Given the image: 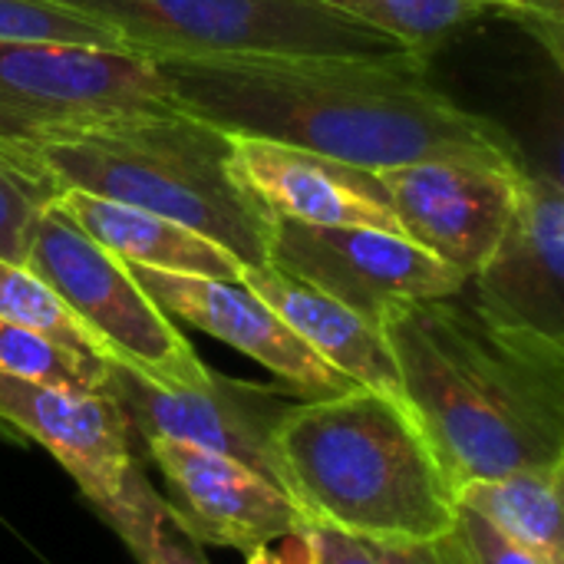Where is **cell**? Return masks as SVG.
<instances>
[{
	"mask_svg": "<svg viewBox=\"0 0 564 564\" xmlns=\"http://www.w3.org/2000/svg\"><path fill=\"white\" fill-rule=\"evenodd\" d=\"M172 102L225 132L321 152L370 172L433 155L519 162L516 139L440 93L423 63L354 56L155 59Z\"/></svg>",
	"mask_w": 564,
	"mask_h": 564,
	"instance_id": "1",
	"label": "cell"
},
{
	"mask_svg": "<svg viewBox=\"0 0 564 564\" xmlns=\"http://www.w3.org/2000/svg\"><path fill=\"white\" fill-rule=\"evenodd\" d=\"M380 330L453 492L564 459V344L492 327L466 291L406 304Z\"/></svg>",
	"mask_w": 564,
	"mask_h": 564,
	"instance_id": "2",
	"label": "cell"
},
{
	"mask_svg": "<svg viewBox=\"0 0 564 564\" xmlns=\"http://www.w3.org/2000/svg\"><path fill=\"white\" fill-rule=\"evenodd\" d=\"M278 456L311 525L364 542H433L453 529L456 492L403 400L354 387L294 400Z\"/></svg>",
	"mask_w": 564,
	"mask_h": 564,
	"instance_id": "3",
	"label": "cell"
},
{
	"mask_svg": "<svg viewBox=\"0 0 564 564\" xmlns=\"http://www.w3.org/2000/svg\"><path fill=\"white\" fill-rule=\"evenodd\" d=\"M56 185L155 212L225 248L241 268L268 264L274 215L231 165V135L178 106L106 119L26 152Z\"/></svg>",
	"mask_w": 564,
	"mask_h": 564,
	"instance_id": "4",
	"label": "cell"
},
{
	"mask_svg": "<svg viewBox=\"0 0 564 564\" xmlns=\"http://www.w3.org/2000/svg\"><path fill=\"white\" fill-rule=\"evenodd\" d=\"M149 59L205 56H354L423 63L393 36L321 0H56ZM426 66V63H423Z\"/></svg>",
	"mask_w": 564,
	"mask_h": 564,
	"instance_id": "5",
	"label": "cell"
},
{
	"mask_svg": "<svg viewBox=\"0 0 564 564\" xmlns=\"http://www.w3.org/2000/svg\"><path fill=\"white\" fill-rule=\"evenodd\" d=\"M0 433L43 446L142 564L165 509L142 469V440L112 397L0 377Z\"/></svg>",
	"mask_w": 564,
	"mask_h": 564,
	"instance_id": "6",
	"label": "cell"
},
{
	"mask_svg": "<svg viewBox=\"0 0 564 564\" xmlns=\"http://www.w3.org/2000/svg\"><path fill=\"white\" fill-rule=\"evenodd\" d=\"M23 264L53 288L109 360L169 390H202L212 380L195 347L135 284L129 264L83 235L56 202L36 218Z\"/></svg>",
	"mask_w": 564,
	"mask_h": 564,
	"instance_id": "7",
	"label": "cell"
},
{
	"mask_svg": "<svg viewBox=\"0 0 564 564\" xmlns=\"http://www.w3.org/2000/svg\"><path fill=\"white\" fill-rule=\"evenodd\" d=\"M155 59L132 50L0 40V152L23 159L43 142L106 119L169 109Z\"/></svg>",
	"mask_w": 564,
	"mask_h": 564,
	"instance_id": "8",
	"label": "cell"
},
{
	"mask_svg": "<svg viewBox=\"0 0 564 564\" xmlns=\"http://www.w3.org/2000/svg\"><path fill=\"white\" fill-rule=\"evenodd\" d=\"M268 264L324 291L373 327L393 311L463 294L469 278L443 264L406 235L383 228L271 221Z\"/></svg>",
	"mask_w": 564,
	"mask_h": 564,
	"instance_id": "9",
	"label": "cell"
},
{
	"mask_svg": "<svg viewBox=\"0 0 564 564\" xmlns=\"http://www.w3.org/2000/svg\"><path fill=\"white\" fill-rule=\"evenodd\" d=\"M102 393L116 400L142 443L178 440L208 453H221L258 469L291 496L274 440L284 413L297 400L284 383L271 387L212 370V380L202 390H169L109 360Z\"/></svg>",
	"mask_w": 564,
	"mask_h": 564,
	"instance_id": "10",
	"label": "cell"
},
{
	"mask_svg": "<svg viewBox=\"0 0 564 564\" xmlns=\"http://www.w3.org/2000/svg\"><path fill=\"white\" fill-rule=\"evenodd\" d=\"M525 162L433 155L380 169L400 235L473 278L499 245Z\"/></svg>",
	"mask_w": 564,
	"mask_h": 564,
	"instance_id": "11",
	"label": "cell"
},
{
	"mask_svg": "<svg viewBox=\"0 0 564 564\" xmlns=\"http://www.w3.org/2000/svg\"><path fill=\"white\" fill-rule=\"evenodd\" d=\"M142 446L165 482L159 492L165 519L195 545L251 552L311 529L307 512L278 482L238 459L178 440H145Z\"/></svg>",
	"mask_w": 564,
	"mask_h": 564,
	"instance_id": "12",
	"label": "cell"
},
{
	"mask_svg": "<svg viewBox=\"0 0 564 564\" xmlns=\"http://www.w3.org/2000/svg\"><path fill=\"white\" fill-rule=\"evenodd\" d=\"M466 294L492 327L564 344V195L555 172L522 169L509 225Z\"/></svg>",
	"mask_w": 564,
	"mask_h": 564,
	"instance_id": "13",
	"label": "cell"
},
{
	"mask_svg": "<svg viewBox=\"0 0 564 564\" xmlns=\"http://www.w3.org/2000/svg\"><path fill=\"white\" fill-rule=\"evenodd\" d=\"M129 271L169 321H185L208 337L241 350L271 370L297 400H327L357 387L327 367L248 284L135 264H129Z\"/></svg>",
	"mask_w": 564,
	"mask_h": 564,
	"instance_id": "14",
	"label": "cell"
},
{
	"mask_svg": "<svg viewBox=\"0 0 564 564\" xmlns=\"http://www.w3.org/2000/svg\"><path fill=\"white\" fill-rule=\"evenodd\" d=\"M228 135L238 178L274 218L334 228H383L400 235L377 172L258 135Z\"/></svg>",
	"mask_w": 564,
	"mask_h": 564,
	"instance_id": "15",
	"label": "cell"
},
{
	"mask_svg": "<svg viewBox=\"0 0 564 564\" xmlns=\"http://www.w3.org/2000/svg\"><path fill=\"white\" fill-rule=\"evenodd\" d=\"M241 284H248L340 377L357 387L403 400L400 373L380 327H373L340 301L327 297L324 291L278 271L274 264L241 268Z\"/></svg>",
	"mask_w": 564,
	"mask_h": 564,
	"instance_id": "16",
	"label": "cell"
},
{
	"mask_svg": "<svg viewBox=\"0 0 564 564\" xmlns=\"http://www.w3.org/2000/svg\"><path fill=\"white\" fill-rule=\"evenodd\" d=\"M56 208L99 248L116 254L122 264L241 281V264L225 248L155 212L109 202L76 188H63Z\"/></svg>",
	"mask_w": 564,
	"mask_h": 564,
	"instance_id": "17",
	"label": "cell"
},
{
	"mask_svg": "<svg viewBox=\"0 0 564 564\" xmlns=\"http://www.w3.org/2000/svg\"><path fill=\"white\" fill-rule=\"evenodd\" d=\"M456 502L542 564H564V459L469 482Z\"/></svg>",
	"mask_w": 564,
	"mask_h": 564,
	"instance_id": "18",
	"label": "cell"
},
{
	"mask_svg": "<svg viewBox=\"0 0 564 564\" xmlns=\"http://www.w3.org/2000/svg\"><path fill=\"white\" fill-rule=\"evenodd\" d=\"M403 43L416 59L430 56L463 26L499 13L502 0H321Z\"/></svg>",
	"mask_w": 564,
	"mask_h": 564,
	"instance_id": "19",
	"label": "cell"
},
{
	"mask_svg": "<svg viewBox=\"0 0 564 564\" xmlns=\"http://www.w3.org/2000/svg\"><path fill=\"white\" fill-rule=\"evenodd\" d=\"M106 373L109 360H86L40 330L0 321V377L43 387L102 390Z\"/></svg>",
	"mask_w": 564,
	"mask_h": 564,
	"instance_id": "20",
	"label": "cell"
},
{
	"mask_svg": "<svg viewBox=\"0 0 564 564\" xmlns=\"http://www.w3.org/2000/svg\"><path fill=\"white\" fill-rule=\"evenodd\" d=\"M0 321L40 330L86 360H109L43 278H36L26 264H13L3 258H0Z\"/></svg>",
	"mask_w": 564,
	"mask_h": 564,
	"instance_id": "21",
	"label": "cell"
},
{
	"mask_svg": "<svg viewBox=\"0 0 564 564\" xmlns=\"http://www.w3.org/2000/svg\"><path fill=\"white\" fill-rule=\"evenodd\" d=\"M59 198V185L33 162L0 152V258L23 264L36 218Z\"/></svg>",
	"mask_w": 564,
	"mask_h": 564,
	"instance_id": "22",
	"label": "cell"
},
{
	"mask_svg": "<svg viewBox=\"0 0 564 564\" xmlns=\"http://www.w3.org/2000/svg\"><path fill=\"white\" fill-rule=\"evenodd\" d=\"M0 40H43L126 50L109 26L56 0H0Z\"/></svg>",
	"mask_w": 564,
	"mask_h": 564,
	"instance_id": "23",
	"label": "cell"
},
{
	"mask_svg": "<svg viewBox=\"0 0 564 564\" xmlns=\"http://www.w3.org/2000/svg\"><path fill=\"white\" fill-rule=\"evenodd\" d=\"M449 535L466 564H542L522 545L506 539L499 529H492L482 516H476L473 509L459 502H456V519H453Z\"/></svg>",
	"mask_w": 564,
	"mask_h": 564,
	"instance_id": "24",
	"label": "cell"
},
{
	"mask_svg": "<svg viewBox=\"0 0 564 564\" xmlns=\"http://www.w3.org/2000/svg\"><path fill=\"white\" fill-rule=\"evenodd\" d=\"M373 552L380 564H466L449 532L433 542H377Z\"/></svg>",
	"mask_w": 564,
	"mask_h": 564,
	"instance_id": "25",
	"label": "cell"
},
{
	"mask_svg": "<svg viewBox=\"0 0 564 564\" xmlns=\"http://www.w3.org/2000/svg\"><path fill=\"white\" fill-rule=\"evenodd\" d=\"M314 539H317V564H380L373 545L357 535L314 525Z\"/></svg>",
	"mask_w": 564,
	"mask_h": 564,
	"instance_id": "26",
	"label": "cell"
},
{
	"mask_svg": "<svg viewBox=\"0 0 564 564\" xmlns=\"http://www.w3.org/2000/svg\"><path fill=\"white\" fill-rule=\"evenodd\" d=\"M281 545H258L251 552H245V564H317V539H314V525L301 529L294 535L278 539Z\"/></svg>",
	"mask_w": 564,
	"mask_h": 564,
	"instance_id": "27",
	"label": "cell"
},
{
	"mask_svg": "<svg viewBox=\"0 0 564 564\" xmlns=\"http://www.w3.org/2000/svg\"><path fill=\"white\" fill-rule=\"evenodd\" d=\"M142 564H212L202 555V545L188 542L178 529H172V522L165 519V525L159 529L149 555L142 558Z\"/></svg>",
	"mask_w": 564,
	"mask_h": 564,
	"instance_id": "28",
	"label": "cell"
},
{
	"mask_svg": "<svg viewBox=\"0 0 564 564\" xmlns=\"http://www.w3.org/2000/svg\"><path fill=\"white\" fill-rule=\"evenodd\" d=\"M512 3H519V0H502V10H506V7H512ZM502 10H499V13H502Z\"/></svg>",
	"mask_w": 564,
	"mask_h": 564,
	"instance_id": "29",
	"label": "cell"
}]
</instances>
